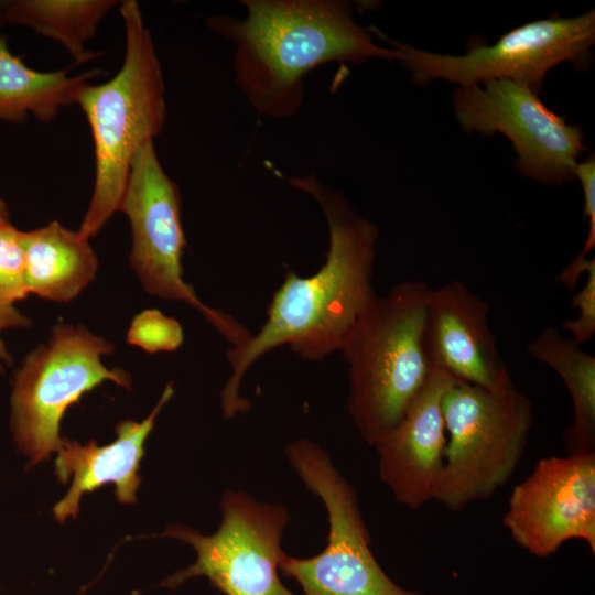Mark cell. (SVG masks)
<instances>
[{
	"mask_svg": "<svg viewBox=\"0 0 595 595\" xmlns=\"http://www.w3.org/2000/svg\"><path fill=\"white\" fill-rule=\"evenodd\" d=\"M422 343L431 367L461 382L500 390L513 385L489 327V306L458 280L430 289Z\"/></svg>",
	"mask_w": 595,
	"mask_h": 595,
	"instance_id": "13",
	"label": "cell"
},
{
	"mask_svg": "<svg viewBox=\"0 0 595 595\" xmlns=\"http://www.w3.org/2000/svg\"><path fill=\"white\" fill-rule=\"evenodd\" d=\"M574 177L580 181L584 209L583 217L588 221V231L580 256L587 257L595 246V156L592 154L586 160L577 162Z\"/></svg>",
	"mask_w": 595,
	"mask_h": 595,
	"instance_id": "23",
	"label": "cell"
},
{
	"mask_svg": "<svg viewBox=\"0 0 595 595\" xmlns=\"http://www.w3.org/2000/svg\"><path fill=\"white\" fill-rule=\"evenodd\" d=\"M245 18L216 14L208 28L234 45L237 87L253 110L271 119L295 116L304 79L332 63L396 61L398 53L376 42L344 0H241Z\"/></svg>",
	"mask_w": 595,
	"mask_h": 595,
	"instance_id": "2",
	"label": "cell"
},
{
	"mask_svg": "<svg viewBox=\"0 0 595 595\" xmlns=\"http://www.w3.org/2000/svg\"><path fill=\"white\" fill-rule=\"evenodd\" d=\"M527 353L552 368L571 397L573 421L563 430L565 453L595 451V356L551 326L528 344Z\"/></svg>",
	"mask_w": 595,
	"mask_h": 595,
	"instance_id": "18",
	"label": "cell"
},
{
	"mask_svg": "<svg viewBox=\"0 0 595 595\" xmlns=\"http://www.w3.org/2000/svg\"><path fill=\"white\" fill-rule=\"evenodd\" d=\"M120 13L126 43L120 69L102 84H85L75 99L94 142L93 195L78 229L88 240L119 210L137 153L154 142L166 118L163 72L140 6L125 0Z\"/></svg>",
	"mask_w": 595,
	"mask_h": 595,
	"instance_id": "3",
	"label": "cell"
},
{
	"mask_svg": "<svg viewBox=\"0 0 595 595\" xmlns=\"http://www.w3.org/2000/svg\"><path fill=\"white\" fill-rule=\"evenodd\" d=\"M118 3L115 0H0V25L15 24L61 44L74 65L102 53L87 51L100 21Z\"/></svg>",
	"mask_w": 595,
	"mask_h": 595,
	"instance_id": "19",
	"label": "cell"
},
{
	"mask_svg": "<svg viewBox=\"0 0 595 595\" xmlns=\"http://www.w3.org/2000/svg\"><path fill=\"white\" fill-rule=\"evenodd\" d=\"M113 346L83 325L57 324L47 345L32 350L15 371L11 392L10 428L20 453L34 466L57 452L60 424L69 405L110 380L131 387L121 368L102 361Z\"/></svg>",
	"mask_w": 595,
	"mask_h": 595,
	"instance_id": "7",
	"label": "cell"
},
{
	"mask_svg": "<svg viewBox=\"0 0 595 595\" xmlns=\"http://www.w3.org/2000/svg\"><path fill=\"white\" fill-rule=\"evenodd\" d=\"M285 455L305 487L325 506L328 536L324 550L314 556L285 553L280 563L283 575L295 580L305 595H423L402 588L381 569L357 494L326 451L299 439L286 446Z\"/></svg>",
	"mask_w": 595,
	"mask_h": 595,
	"instance_id": "6",
	"label": "cell"
},
{
	"mask_svg": "<svg viewBox=\"0 0 595 595\" xmlns=\"http://www.w3.org/2000/svg\"><path fill=\"white\" fill-rule=\"evenodd\" d=\"M10 221L7 203L0 195V225Z\"/></svg>",
	"mask_w": 595,
	"mask_h": 595,
	"instance_id": "25",
	"label": "cell"
},
{
	"mask_svg": "<svg viewBox=\"0 0 595 595\" xmlns=\"http://www.w3.org/2000/svg\"><path fill=\"white\" fill-rule=\"evenodd\" d=\"M181 206L178 186L162 167L154 142L147 143L132 162L119 207L131 227L130 263L149 294L188 304L231 346H238L251 332L231 315L202 302L183 278L186 239Z\"/></svg>",
	"mask_w": 595,
	"mask_h": 595,
	"instance_id": "9",
	"label": "cell"
},
{
	"mask_svg": "<svg viewBox=\"0 0 595 595\" xmlns=\"http://www.w3.org/2000/svg\"><path fill=\"white\" fill-rule=\"evenodd\" d=\"M320 207L328 229L325 261L312 275L288 271L274 292L258 332L226 354L230 376L220 392L224 416L246 413L251 403L240 396L248 370L277 347L306 361L339 351L359 316L376 298L372 285L379 228L359 215L344 194L315 174L291 177Z\"/></svg>",
	"mask_w": 595,
	"mask_h": 595,
	"instance_id": "1",
	"label": "cell"
},
{
	"mask_svg": "<svg viewBox=\"0 0 595 595\" xmlns=\"http://www.w3.org/2000/svg\"><path fill=\"white\" fill-rule=\"evenodd\" d=\"M370 31L397 51L396 61L415 84L442 79L465 87L509 79L539 95L547 74L556 65L571 62L585 66L589 62L595 12L532 21L510 30L491 45L476 46L461 55L420 50L389 39L375 26Z\"/></svg>",
	"mask_w": 595,
	"mask_h": 595,
	"instance_id": "8",
	"label": "cell"
},
{
	"mask_svg": "<svg viewBox=\"0 0 595 595\" xmlns=\"http://www.w3.org/2000/svg\"><path fill=\"white\" fill-rule=\"evenodd\" d=\"M442 408L446 450L434 500L462 511L493 497L513 476L528 444L532 403L515 385L489 390L457 381Z\"/></svg>",
	"mask_w": 595,
	"mask_h": 595,
	"instance_id": "5",
	"label": "cell"
},
{
	"mask_svg": "<svg viewBox=\"0 0 595 595\" xmlns=\"http://www.w3.org/2000/svg\"><path fill=\"white\" fill-rule=\"evenodd\" d=\"M584 273V286L571 299V306L578 310L575 320L562 322V327L570 332L571 338L578 345L591 340L595 334V259L588 258Z\"/></svg>",
	"mask_w": 595,
	"mask_h": 595,
	"instance_id": "22",
	"label": "cell"
},
{
	"mask_svg": "<svg viewBox=\"0 0 595 595\" xmlns=\"http://www.w3.org/2000/svg\"><path fill=\"white\" fill-rule=\"evenodd\" d=\"M502 523L534 556H550L570 540L595 554V451L539 459L513 487Z\"/></svg>",
	"mask_w": 595,
	"mask_h": 595,
	"instance_id": "12",
	"label": "cell"
},
{
	"mask_svg": "<svg viewBox=\"0 0 595 595\" xmlns=\"http://www.w3.org/2000/svg\"><path fill=\"white\" fill-rule=\"evenodd\" d=\"M220 509L223 519L213 534L180 524L161 534L190 544L196 560L160 586L174 589L188 578L205 576L224 595H295L279 576L288 509L232 489L224 491Z\"/></svg>",
	"mask_w": 595,
	"mask_h": 595,
	"instance_id": "10",
	"label": "cell"
},
{
	"mask_svg": "<svg viewBox=\"0 0 595 595\" xmlns=\"http://www.w3.org/2000/svg\"><path fill=\"white\" fill-rule=\"evenodd\" d=\"M430 289L408 280L376 295L339 350L348 365V413L371 446L399 421L431 372L422 343Z\"/></svg>",
	"mask_w": 595,
	"mask_h": 595,
	"instance_id": "4",
	"label": "cell"
},
{
	"mask_svg": "<svg viewBox=\"0 0 595 595\" xmlns=\"http://www.w3.org/2000/svg\"><path fill=\"white\" fill-rule=\"evenodd\" d=\"M184 333L181 324L161 311L151 309L137 314L128 329L127 342L155 354L174 351L181 347Z\"/></svg>",
	"mask_w": 595,
	"mask_h": 595,
	"instance_id": "20",
	"label": "cell"
},
{
	"mask_svg": "<svg viewBox=\"0 0 595 595\" xmlns=\"http://www.w3.org/2000/svg\"><path fill=\"white\" fill-rule=\"evenodd\" d=\"M31 321L23 315L13 304H0V334L8 328L29 326ZM12 363V357L0 336V374Z\"/></svg>",
	"mask_w": 595,
	"mask_h": 595,
	"instance_id": "24",
	"label": "cell"
},
{
	"mask_svg": "<svg viewBox=\"0 0 595 595\" xmlns=\"http://www.w3.org/2000/svg\"><path fill=\"white\" fill-rule=\"evenodd\" d=\"M68 71L31 68L11 53L6 36L0 34V121L20 123L33 115L48 122L62 107L75 104L80 87L100 73L94 69L68 75Z\"/></svg>",
	"mask_w": 595,
	"mask_h": 595,
	"instance_id": "17",
	"label": "cell"
},
{
	"mask_svg": "<svg viewBox=\"0 0 595 595\" xmlns=\"http://www.w3.org/2000/svg\"><path fill=\"white\" fill-rule=\"evenodd\" d=\"M174 394L173 383L166 385L156 405L141 422L125 420L116 426L117 437L98 446L91 440L83 445L63 440L55 459V475L64 484L72 478L67 494L55 504L53 513L63 523L75 518L83 495L106 484H115L117 500L134 504L141 477L139 468L144 455V443L153 430L156 416Z\"/></svg>",
	"mask_w": 595,
	"mask_h": 595,
	"instance_id": "15",
	"label": "cell"
},
{
	"mask_svg": "<svg viewBox=\"0 0 595 595\" xmlns=\"http://www.w3.org/2000/svg\"><path fill=\"white\" fill-rule=\"evenodd\" d=\"M23 247L28 293L65 303L96 277L98 260L89 240L58 221L23 231Z\"/></svg>",
	"mask_w": 595,
	"mask_h": 595,
	"instance_id": "16",
	"label": "cell"
},
{
	"mask_svg": "<svg viewBox=\"0 0 595 595\" xmlns=\"http://www.w3.org/2000/svg\"><path fill=\"white\" fill-rule=\"evenodd\" d=\"M23 231L10 221L0 225V304L26 298Z\"/></svg>",
	"mask_w": 595,
	"mask_h": 595,
	"instance_id": "21",
	"label": "cell"
},
{
	"mask_svg": "<svg viewBox=\"0 0 595 595\" xmlns=\"http://www.w3.org/2000/svg\"><path fill=\"white\" fill-rule=\"evenodd\" d=\"M453 109L466 132L507 137L527 177L547 185L575 180V166L586 150L582 129L550 110L527 85L496 79L457 87Z\"/></svg>",
	"mask_w": 595,
	"mask_h": 595,
	"instance_id": "11",
	"label": "cell"
},
{
	"mask_svg": "<svg viewBox=\"0 0 595 595\" xmlns=\"http://www.w3.org/2000/svg\"><path fill=\"white\" fill-rule=\"evenodd\" d=\"M458 380L431 372L399 421L374 445L378 474L394 499L412 511L434 500L445 461L443 397Z\"/></svg>",
	"mask_w": 595,
	"mask_h": 595,
	"instance_id": "14",
	"label": "cell"
}]
</instances>
